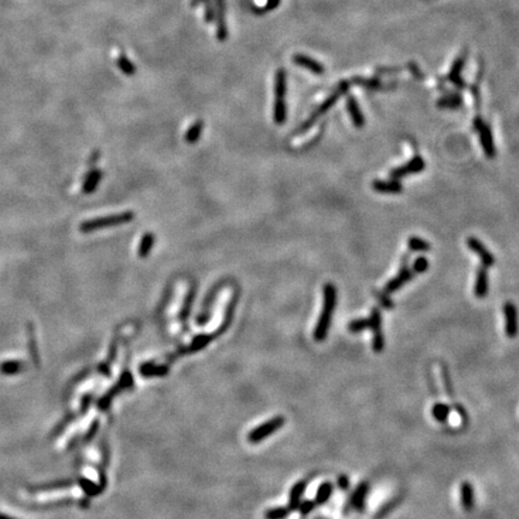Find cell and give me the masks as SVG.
Masks as SVG:
<instances>
[{
    "label": "cell",
    "mask_w": 519,
    "mask_h": 519,
    "mask_svg": "<svg viewBox=\"0 0 519 519\" xmlns=\"http://www.w3.org/2000/svg\"><path fill=\"white\" fill-rule=\"evenodd\" d=\"M337 287L332 283L324 284L323 286V304L320 317L314 331V339L316 341H323L329 332L332 323V316L337 307Z\"/></svg>",
    "instance_id": "6da1fadb"
},
{
    "label": "cell",
    "mask_w": 519,
    "mask_h": 519,
    "mask_svg": "<svg viewBox=\"0 0 519 519\" xmlns=\"http://www.w3.org/2000/svg\"><path fill=\"white\" fill-rule=\"evenodd\" d=\"M135 218V214L132 211H125V213L115 214V215L101 216V218H95L83 221L80 225V231L82 233H90L97 230H101L105 227L118 226V225L128 224Z\"/></svg>",
    "instance_id": "7a4b0ae2"
},
{
    "label": "cell",
    "mask_w": 519,
    "mask_h": 519,
    "mask_svg": "<svg viewBox=\"0 0 519 519\" xmlns=\"http://www.w3.org/2000/svg\"><path fill=\"white\" fill-rule=\"evenodd\" d=\"M348 90H349V83H348V82H341L339 86H338L337 90H335V92L333 93L331 97L327 99V100L324 101L322 105L318 107L316 111H315L314 113L311 114V117H310L309 119H307L306 122L302 124V126L300 128V130H298V132H304V131H307V130H309L310 128H311V126L314 125L315 122H316L318 118H320L321 115H323L324 113H326L327 111H329V109L332 108V106L334 105V104L337 103L338 100H339V98L341 97V95H343L344 93L348 92Z\"/></svg>",
    "instance_id": "3957f363"
},
{
    "label": "cell",
    "mask_w": 519,
    "mask_h": 519,
    "mask_svg": "<svg viewBox=\"0 0 519 519\" xmlns=\"http://www.w3.org/2000/svg\"><path fill=\"white\" fill-rule=\"evenodd\" d=\"M382 316L379 308L371 309L369 316V329L373 333V350L375 352H381L385 349V335L382 333Z\"/></svg>",
    "instance_id": "277c9868"
},
{
    "label": "cell",
    "mask_w": 519,
    "mask_h": 519,
    "mask_svg": "<svg viewBox=\"0 0 519 519\" xmlns=\"http://www.w3.org/2000/svg\"><path fill=\"white\" fill-rule=\"evenodd\" d=\"M284 423H285L284 417H281V416L274 417V418L264 422L262 425H259V427H256L255 429L250 431L249 436H248V440H249L252 444H258V442L262 441L263 439H266L267 436L272 435L275 430L280 429V428L284 425Z\"/></svg>",
    "instance_id": "5b68a950"
},
{
    "label": "cell",
    "mask_w": 519,
    "mask_h": 519,
    "mask_svg": "<svg viewBox=\"0 0 519 519\" xmlns=\"http://www.w3.org/2000/svg\"><path fill=\"white\" fill-rule=\"evenodd\" d=\"M425 170V161L421 155H415L410 161H408L404 165L398 166L389 172V177L393 179H400L404 177L410 176V174H417L419 172Z\"/></svg>",
    "instance_id": "8992f818"
},
{
    "label": "cell",
    "mask_w": 519,
    "mask_h": 519,
    "mask_svg": "<svg viewBox=\"0 0 519 519\" xmlns=\"http://www.w3.org/2000/svg\"><path fill=\"white\" fill-rule=\"evenodd\" d=\"M467 245L471 252L475 253L476 255L478 256L482 266L486 268H490L494 266L495 264L494 255H493V254L487 249L486 245L482 243L479 239L476 238V237H469V238L467 239Z\"/></svg>",
    "instance_id": "52a82bcc"
},
{
    "label": "cell",
    "mask_w": 519,
    "mask_h": 519,
    "mask_svg": "<svg viewBox=\"0 0 519 519\" xmlns=\"http://www.w3.org/2000/svg\"><path fill=\"white\" fill-rule=\"evenodd\" d=\"M505 315V332L509 338H516L519 332L518 310L512 302H506L504 304Z\"/></svg>",
    "instance_id": "ba28073f"
},
{
    "label": "cell",
    "mask_w": 519,
    "mask_h": 519,
    "mask_svg": "<svg viewBox=\"0 0 519 519\" xmlns=\"http://www.w3.org/2000/svg\"><path fill=\"white\" fill-rule=\"evenodd\" d=\"M414 276L415 273L408 267V264H402L399 273H398L394 278H392L391 280L387 281V284L383 287V291L388 293V295L397 292L398 290L402 289V287L408 284L409 281L413 280Z\"/></svg>",
    "instance_id": "9c48e42d"
},
{
    "label": "cell",
    "mask_w": 519,
    "mask_h": 519,
    "mask_svg": "<svg viewBox=\"0 0 519 519\" xmlns=\"http://www.w3.org/2000/svg\"><path fill=\"white\" fill-rule=\"evenodd\" d=\"M479 142H481L482 149H483L484 155L488 159H494L496 155V148L494 145V138H493V132L490 126L487 123H483L478 130Z\"/></svg>",
    "instance_id": "30bf717a"
},
{
    "label": "cell",
    "mask_w": 519,
    "mask_h": 519,
    "mask_svg": "<svg viewBox=\"0 0 519 519\" xmlns=\"http://www.w3.org/2000/svg\"><path fill=\"white\" fill-rule=\"evenodd\" d=\"M371 188H373L376 193L388 195L402 194L403 190H404V187H403V184L400 183V180L393 178H391L389 180H374V182L371 183Z\"/></svg>",
    "instance_id": "8fae6325"
},
{
    "label": "cell",
    "mask_w": 519,
    "mask_h": 519,
    "mask_svg": "<svg viewBox=\"0 0 519 519\" xmlns=\"http://www.w3.org/2000/svg\"><path fill=\"white\" fill-rule=\"evenodd\" d=\"M346 108H348L350 117H351L352 123L356 126L357 129H362L365 125V118L362 113V109H361L360 105H358L357 100L354 97H350L346 100Z\"/></svg>",
    "instance_id": "7c38bea8"
},
{
    "label": "cell",
    "mask_w": 519,
    "mask_h": 519,
    "mask_svg": "<svg viewBox=\"0 0 519 519\" xmlns=\"http://www.w3.org/2000/svg\"><path fill=\"white\" fill-rule=\"evenodd\" d=\"M488 289H489V283H488V272L486 267H479L477 270V274H476V281H475V296L478 298L486 297L488 293Z\"/></svg>",
    "instance_id": "4fadbf2b"
},
{
    "label": "cell",
    "mask_w": 519,
    "mask_h": 519,
    "mask_svg": "<svg viewBox=\"0 0 519 519\" xmlns=\"http://www.w3.org/2000/svg\"><path fill=\"white\" fill-rule=\"evenodd\" d=\"M461 503L467 512L472 511L475 506V492L470 482H464L461 486Z\"/></svg>",
    "instance_id": "5bb4252c"
},
{
    "label": "cell",
    "mask_w": 519,
    "mask_h": 519,
    "mask_svg": "<svg viewBox=\"0 0 519 519\" xmlns=\"http://www.w3.org/2000/svg\"><path fill=\"white\" fill-rule=\"evenodd\" d=\"M101 177H103V172L99 168H94V170L89 171L88 174L86 176L83 182V187H82V191L84 194H92L95 189L98 188L99 183H100Z\"/></svg>",
    "instance_id": "9a60e30c"
},
{
    "label": "cell",
    "mask_w": 519,
    "mask_h": 519,
    "mask_svg": "<svg viewBox=\"0 0 519 519\" xmlns=\"http://www.w3.org/2000/svg\"><path fill=\"white\" fill-rule=\"evenodd\" d=\"M293 61L297 65H301V66L310 70L311 72L317 73V75H321V73L324 72V67L322 65L318 63V61L314 60V59L307 57V55L296 54L295 57H293Z\"/></svg>",
    "instance_id": "2e32d148"
},
{
    "label": "cell",
    "mask_w": 519,
    "mask_h": 519,
    "mask_svg": "<svg viewBox=\"0 0 519 519\" xmlns=\"http://www.w3.org/2000/svg\"><path fill=\"white\" fill-rule=\"evenodd\" d=\"M27 334H28V350H29V354H30V356H32L33 363L38 366L39 364H40V357H39L38 344H36V339H35V331H34V326L32 323L28 324Z\"/></svg>",
    "instance_id": "e0dca14e"
},
{
    "label": "cell",
    "mask_w": 519,
    "mask_h": 519,
    "mask_svg": "<svg viewBox=\"0 0 519 519\" xmlns=\"http://www.w3.org/2000/svg\"><path fill=\"white\" fill-rule=\"evenodd\" d=\"M216 12H218V39L224 41L227 36L226 24H225V0H216Z\"/></svg>",
    "instance_id": "ac0fdd59"
},
{
    "label": "cell",
    "mask_w": 519,
    "mask_h": 519,
    "mask_svg": "<svg viewBox=\"0 0 519 519\" xmlns=\"http://www.w3.org/2000/svg\"><path fill=\"white\" fill-rule=\"evenodd\" d=\"M306 488H307L306 481H301L293 486V488L291 489V493H290V504H289V509L291 510V511H295V510L298 509V506H300V504H301V498H302V495H303Z\"/></svg>",
    "instance_id": "d6986e66"
},
{
    "label": "cell",
    "mask_w": 519,
    "mask_h": 519,
    "mask_svg": "<svg viewBox=\"0 0 519 519\" xmlns=\"http://www.w3.org/2000/svg\"><path fill=\"white\" fill-rule=\"evenodd\" d=\"M368 490H369L368 483L362 482L361 484H358L356 490H355L354 495H352V500H351L352 506H354L355 509L362 510L363 507H364L365 498H366V495H368Z\"/></svg>",
    "instance_id": "ffe728a7"
},
{
    "label": "cell",
    "mask_w": 519,
    "mask_h": 519,
    "mask_svg": "<svg viewBox=\"0 0 519 519\" xmlns=\"http://www.w3.org/2000/svg\"><path fill=\"white\" fill-rule=\"evenodd\" d=\"M168 368L166 365H159V364H152V363H146V364L141 365L140 373L142 374V376L146 377H152V376H165L167 374Z\"/></svg>",
    "instance_id": "44dd1931"
},
{
    "label": "cell",
    "mask_w": 519,
    "mask_h": 519,
    "mask_svg": "<svg viewBox=\"0 0 519 519\" xmlns=\"http://www.w3.org/2000/svg\"><path fill=\"white\" fill-rule=\"evenodd\" d=\"M25 369L23 361H6L0 364V373L4 375H15Z\"/></svg>",
    "instance_id": "7402d4cb"
},
{
    "label": "cell",
    "mask_w": 519,
    "mask_h": 519,
    "mask_svg": "<svg viewBox=\"0 0 519 519\" xmlns=\"http://www.w3.org/2000/svg\"><path fill=\"white\" fill-rule=\"evenodd\" d=\"M408 248L414 253H427L430 250V244L421 237L411 236L408 239Z\"/></svg>",
    "instance_id": "603a6c76"
},
{
    "label": "cell",
    "mask_w": 519,
    "mask_h": 519,
    "mask_svg": "<svg viewBox=\"0 0 519 519\" xmlns=\"http://www.w3.org/2000/svg\"><path fill=\"white\" fill-rule=\"evenodd\" d=\"M275 99L284 100L285 93H286V73L283 69L278 70L275 73Z\"/></svg>",
    "instance_id": "cb8c5ba5"
},
{
    "label": "cell",
    "mask_w": 519,
    "mask_h": 519,
    "mask_svg": "<svg viewBox=\"0 0 519 519\" xmlns=\"http://www.w3.org/2000/svg\"><path fill=\"white\" fill-rule=\"evenodd\" d=\"M213 338H214L213 335H207V334L197 335V337L193 340V343H191L190 345L185 349V352H197V351H200V350L205 349L206 346H207L208 344L213 340Z\"/></svg>",
    "instance_id": "d4e9b609"
},
{
    "label": "cell",
    "mask_w": 519,
    "mask_h": 519,
    "mask_svg": "<svg viewBox=\"0 0 519 519\" xmlns=\"http://www.w3.org/2000/svg\"><path fill=\"white\" fill-rule=\"evenodd\" d=\"M333 493V484L329 482H324L318 487L316 498H315V504L316 505H323L329 500Z\"/></svg>",
    "instance_id": "484cf974"
},
{
    "label": "cell",
    "mask_w": 519,
    "mask_h": 519,
    "mask_svg": "<svg viewBox=\"0 0 519 519\" xmlns=\"http://www.w3.org/2000/svg\"><path fill=\"white\" fill-rule=\"evenodd\" d=\"M462 104H463V99H462L461 95H458V94H453V95H448V97H444V98H441L438 101V106L440 107V108H450V109L453 108V109H456V108H459Z\"/></svg>",
    "instance_id": "4316f807"
},
{
    "label": "cell",
    "mask_w": 519,
    "mask_h": 519,
    "mask_svg": "<svg viewBox=\"0 0 519 519\" xmlns=\"http://www.w3.org/2000/svg\"><path fill=\"white\" fill-rule=\"evenodd\" d=\"M73 483L72 481H54L52 483H44V484H38V486L30 487L32 492H49V490H54L59 489V488H64L67 486H71Z\"/></svg>",
    "instance_id": "83f0119b"
},
{
    "label": "cell",
    "mask_w": 519,
    "mask_h": 519,
    "mask_svg": "<svg viewBox=\"0 0 519 519\" xmlns=\"http://www.w3.org/2000/svg\"><path fill=\"white\" fill-rule=\"evenodd\" d=\"M450 408L446 404H442V403H436L435 405L431 408V415H433L434 418L438 422H445L450 416Z\"/></svg>",
    "instance_id": "f1b7e54d"
},
{
    "label": "cell",
    "mask_w": 519,
    "mask_h": 519,
    "mask_svg": "<svg viewBox=\"0 0 519 519\" xmlns=\"http://www.w3.org/2000/svg\"><path fill=\"white\" fill-rule=\"evenodd\" d=\"M153 244H154V236L149 232L146 233V235L142 237L140 248H138V255H140L141 258H146V256L149 254V252H151Z\"/></svg>",
    "instance_id": "f546056e"
},
{
    "label": "cell",
    "mask_w": 519,
    "mask_h": 519,
    "mask_svg": "<svg viewBox=\"0 0 519 519\" xmlns=\"http://www.w3.org/2000/svg\"><path fill=\"white\" fill-rule=\"evenodd\" d=\"M286 119V106L284 100L275 99L274 103V122L276 124H283Z\"/></svg>",
    "instance_id": "4dcf8cb0"
},
{
    "label": "cell",
    "mask_w": 519,
    "mask_h": 519,
    "mask_svg": "<svg viewBox=\"0 0 519 519\" xmlns=\"http://www.w3.org/2000/svg\"><path fill=\"white\" fill-rule=\"evenodd\" d=\"M428 268H429V261H428L425 256L421 255V256H418V258L415 259V261L413 262V267H411V270H413L415 274H422V273L427 272Z\"/></svg>",
    "instance_id": "1f68e13d"
},
{
    "label": "cell",
    "mask_w": 519,
    "mask_h": 519,
    "mask_svg": "<svg viewBox=\"0 0 519 519\" xmlns=\"http://www.w3.org/2000/svg\"><path fill=\"white\" fill-rule=\"evenodd\" d=\"M78 483H80V486L82 487V489L84 490V493H86V494H88L89 496L99 495L101 493L100 488H99L95 483L90 482L89 479L80 478V479H78Z\"/></svg>",
    "instance_id": "d6a6232c"
},
{
    "label": "cell",
    "mask_w": 519,
    "mask_h": 519,
    "mask_svg": "<svg viewBox=\"0 0 519 519\" xmlns=\"http://www.w3.org/2000/svg\"><path fill=\"white\" fill-rule=\"evenodd\" d=\"M348 329L351 333H360L369 329V318H357L349 323Z\"/></svg>",
    "instance_id": "836d02e7"
},
{
    "label": "cell",
    "mask_w": 519,
    "mask_h": 519,
    "mask_svg": "<svg viewBox=\"0 0 519 519\" xmlns=\"http://www.w3.org/2000/svg\"><path fill=\"white\" fill-rule=\"evenodd\" d=\"M291 510L289 507H275L266 512V519H285L290 515Z\"/></svg>",
    "instance_id": "e575fe53"
},
{
    "label": "cell",
    "mask_w": 519,
    "mask_h": 519,
    "mask_svg": "<svg viewBox=\"0 0 519 519\" xmlns=\"http://www.w3.org/2000/svg\"><path fill=\"white\" fill-rule=\"evenodd\" d=\"M203 130V123L202 122H196L194 124L193 126H191L190 129H189L188 134H187V141L189 143H195L196 142L197 140L200 138V135H201V131Z\"/></svg>",
    "instance_id": "d590c367"
},
{
    "label": "cell",
    "mask_w": 519,
    "mask_h": 519,
    "mask_svg": "<svg viewBox=\"0 0 519 519\" xmlns=\"http://www.w3.org/2000/svg\"><path fill=\"white\" fill-rule=\"evenodd\" d=\"M117 64H118V66H119V69L122 70L125 75H134L135 71H136V69H135L134 65L131 64V61H130L129 59L123 54L118 57Z\"/></svg>",
    "instance_id": "8d00e7d4"
},
{
    "label": "cell",
    "mask_w": 519,
    "mask_h": 519,
    "mask_svg": "<svg viewBox=\"0 0 519 519\" xmlns=\"http://www.w3.org/2000/svg\"><path fill=\"white\" fill-rule=\"evenodd\" d=\"M373 293H374L375 297H376V300L380 302V304H381L383 308H385V309H392V308H393L394 303L391 301V298H389L388 293H386L385 291H377V290H375Z\"/></svg>",
    "instance_id": "74e56055"
},
{
    "label": "cell",
    "mask_w": 519,
    "mask_h": 519,
    "mask_svg": "<svg viewBox=\"0 0 519 519\" xmlns=\"http://www.w3.org/2000/svg\"><path fill=\"white\" fill-rule=\"evenodd\" d=\"M194 297H195V291H193V290H191L190 293H189V296H188L187 301H185L184 306H183L182 315H180V316H182V320H184V321L187 320V317H188L189 312H190L191 304H193V302H194Z\"/></svg>",
    "instance_id": "f35d334b"
},
{
    "label": "cell",
    "mask_w": 519,
    "mask_h": 519,
    "mask_svg": "<svg viewBox=\"0 0 519 519\" xmlns=\"http://www.w3.org/2000/svg\"><path fill=\"white\" fill-rule=\"evenodd\" d=\"M315 506H316L315 501L306 500V501H303V503L300 504L298 510H300V512L302 513V515H308V513H310L312 510H314Z\"/></svg>",
    "instance_id": "ab89813d"
},
{
    "label": "cell",
    "mask_w": 519,
    "mask_h": 519,
    "mask_svg": "<svg viewBox=\"0 0 519 519\" xmlns=\"http://www.w3.org/2000/svg\"><path fill=\"white\" fill-rule=\"evenodd\" d=\"M206 2V11H205V17H206V22H209L213 21L214 18V8H213V5H211V1L210 0H205Z\"/></svg>",
    "instance_id": "60d3db41"
},
{
    "label": "cell",
    "mask_w": 519,
    "mask_h": 519,
    "mask_svg": "<svg viewBox=\"0 0 519 519\" xmlns=\"http://www.w3.org/2000/svg\"><path fill=\"white\" fill-rule=\"evenodd\" d=\"M338 483H339V487L341 488V489H348V487H349V478L346 477V476H340L339 481H338Z\"/></svg>",
    "instance_id": "b9f144b4"
},
{
    "label": "cell",
    "mask_w": 519,
    "mask_h": 519,
    "mask_svg": "<svg viewBox=\"0 0 519 519\" xmlns=\"http://www.w3.org/2000/svg\"><path fill=\"white\" fill-rule=\"evenodd\" d=\"M483 120H482L481 117H476L475 119H473V123H472V128L475 131H478L479 128H481L482 125H483Z\"/></svg>",
    "instance_id": "7bdbcfd3"
},
{
    "label": "cell",
    "mask_w": 519,
    "mask_h": 519,
    "mask_svg": "<svg viewBox=\"0 0 519 519\" xmlns=\"http://www.w3.org/2000/svg\"><path fill=\"white\" fill-rule=\"evenodd\" d=\"M280 0H268V6L267 8H274L279 5Z\"/></svg>",
    "instance_id": "ee69618b"
},
{
    "label": "cell",
    "mask_w": 519,
    "mask_h": 519,
    "mask_svg": "<svg viewBox=\"0 0 519 519\" xmlns=\"http://www.w3.org/2000/svg\"><path fill=\"white\" fill-rule=\"evenodd\" d=\"M0 519H15V518L10 517V516L4 515V513H0Z\"/></svg>",
    "instance_id": "f6af8a7d"
},
{
    "label": "cell",
    "mask_w": 519,
    "mask_h": 519,
    "mask_svg": "<svg viewBox=\"0 0 519 519\" xmlns=\"http://www.w3.org/2000/svg\"><path fill=\"white\" fill-rule=\"evenodd\" d=\"M199 1H205V0H194V1H193V5H196Z\"/></svg>",
    "instance_id": "bcb514c9"
}]
</instances>
